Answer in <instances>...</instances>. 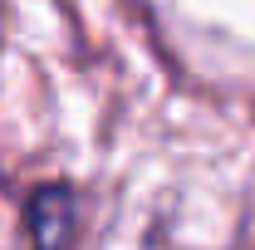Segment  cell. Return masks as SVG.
I'll use <instances>...</instances> for the list:
<instances>
[{
	"instance_id": "1",
	"label": "cell",
	"mask_w": 255,
	"mask_h": 250,
	"mask_svg": "<svg viewBox=\"0 0 255 250\" xmlns=\"http://www.w3.org/2000/svg\"><path fill=\"white\" fill-rule=\"evenodd\" d=\"M25 226H30L34 250H64L74 236V191L59 187V182L39 187L25 206Z\"/></svg>"
}]
</instances>
